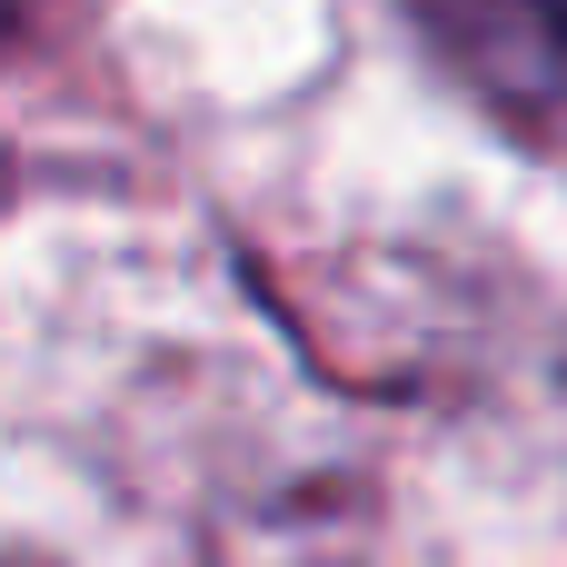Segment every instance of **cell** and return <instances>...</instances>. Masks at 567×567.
I'll use <instances>...</instances> for the list:
<instances>
[]
</instances>
